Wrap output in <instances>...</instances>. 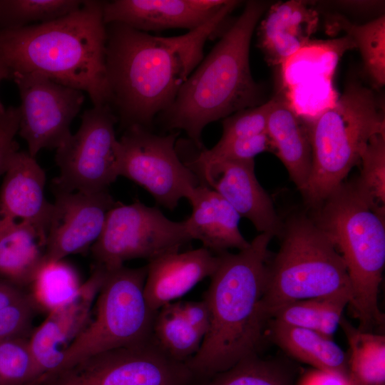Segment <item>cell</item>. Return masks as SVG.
Returning <instances> with one entry per match:
<instances>
[{"instance_id":"1","label":"cell","mask_w":385,"mask_h":385,"mask_svg":"<svg viewBox=\"0 0 385 385\" xmlns=\"http://www.w3.org/2000/svg\"><path fill=\"white\" fill-rule=\"evenodd\" d=\"M240 2L227 0L205 24L175 36H153L118 23L106 24L108 105L123 126L149 129L204 58L206 41Z\"/></svg>"},{"instance_id":"2","label":"cell","mask_w":385,"mask_h":385,"mask_svg":"<svg viewBox=\"0 0 385 385\" xmlns=\"http://www.w3.org/2000/svg\"><path fill=\"white\" fill-rule=\"evenodd\" d=\"M105 1L42 24L0 30V63L12 76L36 73L87 93L93 106L109 104L106 78Z\"/></svg>"},{"instance_id":"3","label":"cell","mask_w":385,"mask_h":385,"mask_svg":"<svg viewBox=\"0 0 385 385\" xmlns=\"http://www.w3.org/2000/svg\"><path fill=\"white\" fill-rule=\"evenodd\" d=\"M273 237L260 233L239 252L219 254L204 299L210 326L199 350L185 362L195 376H217L257 354L265 328L259 307Z\"/></svg>"},{"instance_id":"4","label":"cell","mask_w":385,"mask_h":385,"mask_svg":"<svg viewBox=\"0 0 385 385\" xmlns=\"http://www.w3.org/2000/svg\"><path fill=\"white\" fill-rule=\"evenodd\" d=\"M268 8L248 1L236 21L188 78L171 106L159 114L164 127L180 129L202 148L203 129L244 109L262 104V91L250 66L254 30Z\"/></svg>"},{"instance_id":"5","label":"cell","mask_w":385,"mask_h":385,"mask_svg":"<svg viewBox=\"0 0 385 385\" xmlns=\"http://www.w3.org/2000/svg\"><path fill=\"white\" fill-rule=\"evenodd\" d=\"M314 222L334 244L346 266L351 307L359 329L384 324L379 292L385 264L384 212L356 186L342 183L317 208Z\"/></svg>"},{"instance_id":"6","label":"cell","mask_w":385,"mask_h":385,"mask_svg":"<svg viewBox=\"0 0 385 385\" xmlns=\"http://www.w3.org/2000/svg\"><path fill=\"white\" fill-rule=\"evenodd\" d=\"M309 130L312 168L302 195L309 205L317 209L360 163L369 139L385 132L384 102L372 88L353 79Z\"/></svg>"},{"instance_id":"7","label":"cell","mask_w":385,"mask_h":385,"mask_svg":"<svg viewBox=\"0 0 385 385\" xmlns=\"http://www.w3.org/2000/svg\"><path fill=\"white\" fill-rule=\"evenodd\" d=\"M280 236V248L268 262L259 307V317L265 327L287 304L342 292L351 294L342 255L314 221L294 216L283 225Z\"/></svg>"},{"instance_id":"8","label":"cell","mask_w":385,"mask_h":385,"mask_svg":"<svg viewBox=\"0 0 385 385\" xmlns=\"http://www.w3.org/2000/svg\"><path fill=\"white\" fill-rule=\"evenodd\" d=\"M146 275L147 265L108 270L96 299L94 319L64 349L54 375L96 354L152 338L156 312L145 297Z\"/></svg>"},{"instance_id":"9","label":"cell","mask_w":385,"mask_h":385,"mask_svg":"<svg viewBox=\"0 0 385 385\" xmlns=\"http://www.w3.org/2000/svg\"><path fill=\"white\" fill-rule=\"evenodd\" d=\"M117 116L108 104L93 106L81 116L78 131L56 149V192L107 190L120 176L122 150L116 138Z\"/></svg>"},{"instance_id":"10","label":"cell","mask_w":385,"mask_h":385,"mask_svg":"<svg viewBox=\"0 0 385 385\" xmlns=\"http://www.w3.org/2000/svg\"><path fill=\"white\" fill-rule=\"evenodd\" d=\"M185 221L175 222L155 207L118 202L108 213L102 232L91 247L96 265L107 270L126 261H149L180 251L190 241Z\"/></svg>"},{"instance_id":"11","label":"cell","mask_w":385,"mask_h":385,"mask_svg":"<svg viewBox=\"0 0 385 385\" xmlns=\"http://www.w3.org/2000/svg\"><path fill=\"white\" fill-rule=\"evenodd\" d=\"M194 376L185 362L169 356L152 337L84 359L41 385H190Z\"/></svg>"},{"instance_id":"12","label":"cell","mask_w":385,"mask_h":385,"mask_svg":"<svg viewBox=\"0 0 385 385\" xmlns=\"http://www.w3.org/2000/svg\"><path fill=\"white\" fill-rule=\"evenodd\" d=\"M176 138V133L159 135L144 127L132 125L119 139L120 176L143 187L157 203L171 210L180 199L188 200L199 185L193 170L177 154Z\"/></svg>"},{"instance_id":"13","label":"cell","mask_w":385,"mask_h":385,"mask_svg":"<svg viewBox=\"0 0 385 385\" xmlns=\"http://www.w3.org/2000/svg\"><path fill=\"white\" fill-rule=\"evenodd\" d=\"M12 79L21 98L19 134L36 157L43 148L57 149L71 135L70 125L80 111L82 91L36 73H16Z\"/></svg>"},{"instance_id":"14","label":"cell","mask_w":385,"mask_h":385,"mask_svg":"<svg viewBox=\"0 0 385 385\" xmlns=\"http://www.w3.org/2000/svg\"><path fill=\"white\" fill-rule=\"evenodd\" d=\"M47 226L46 261L82 253L100 237L116 202L108 190L86 193L56 192Z\"/></svg>"},{"instance_id":"15","label":"cell","mask_w":385,"mask_h":385,"mask_svg":"<svg viewBox=\"0 0 385 385\" xmlns=\"http://www.w3.org/2000/svg\"><path fill=\"white\" fill-rule=\"evenodd\" d=\"M227 0H115L105 1V24L118 23L144 31L194 30L213 18Z\"/></svg>"},{"instance_id":"16","label":"cell","mask_w":385,"mask_h":385,"mask_svg":"<svg viewBox=\"0 0 385 385\" xmlns=\"http://www.w3.org/2000/svg\"><path fill=\"white\" fill-rule=\"evenodd\" d=\"M207 186L218 192L242 217L261 233L281 235L283 225L270 195L259 183L254 159L227 161L200 172Z\"/></svg>"},{"instance_id":"17","label":"cell","mask_w":385,"mask_h":385,"mask_svg":"<svg viewBox=\"0 0 385 385\" xmlns=\"http://www.w3.org/2000/svg\"><path fill=\"white\" fill-rule=\"evenodd\" d=\"M219 262V255L203 247L168 253L149 261L144 285L148 306L157 312L183 297L202 279L210 277Z\"/></svg>"},{"instance_id":"18","label":"cell","mask_w":385,"mask_h":385,"mask_svg":"<svg viewBox=\"0 0 385 385\" xmlns=\"http://www.w3.org/2000/svg\"><path fill=\"white\" fill-rule=\"evenodd\" d=\"M46 175L29 152H16L0 190V218L28 222L47 230L52 203L45 194Z\"/></svg>"},{"instance_id":"19","label":"cell","mask_w":385,"mask_h":385,"mask_svg":"<svg viewBox=\"0 0 385 385\" xmlns=\"http://www.w3.org/2000/svg\"><path fill=\"white\" fill-rule=\"evenodd\" d=\"M318 14L304 1L271 5L257 28V46L270 66L284 63L307 46L318 25Z\"/></svg>"},{"instance_id":"20","label":"cell","mask_w":385,"mask_h":385,"mask_svg":"<svg viewBox=\"0 0 385 385\" xmlns=\"http://www.w3.org/2000/svg\"><path fill=\"white\" fill-rule=\"evenodd\" d=\"M188 201L192 213L184 221L191 240H200L203 247L215 255L230 248L240 251L249 246L250 242L239 229L241 217L215 190L207 185H198Z\"/></svg>"},{"instance_id":"21","label":"cell","mask_w":385,"mask_h":385,"mask_svg":"<svg viewBox=\"0 0 385 385\" xmlns=\"http://www.w3.org/2000/svg\"><path fill=\"white\" fill-rule=\"evenodd\" d=\"M266 133L272 152L284 164L292 180L303 193L312 168L309 126L282 93L273 97Z\"/></svg>"},{"instance_id":"22","label":"cell","mask_w":385,"mask_h":385,"mask_svg":"<svg viewBox=\"0 0 385 385\" xmlns=\"http://www.w3.org/2000/svg\"><path fill=\"white\" fill-rule=\"evenodd\" d=\"M47 230L0 218V279L29 287L46 262Z\"/></svg>"},{"instance_id":"23","label":"cell","mask_w":385,"mask_h":385,"mask_svg":"<svg viewBox=\"0 0 385 385\" xmlns=\"http://www.w3.org/2000/svg\"><path fill=\"white\" fill-rule=\"evenodd\" d=\"M268 324L272 341L289 356L314 369L348 376L347 354L332 339L314 329L287 326L273 320Z\"/></svg>"},{"instance_id":"24","label":"cell","mask_w":385,"mask_h":385,"mask_svg":"<svg viewBox=\"0 0 385 385\" xmlns=\"http://www.w3.org/2000/svg\"><path fill=\"white\" fill-rule=\"evenodd\" d=\"M327 31L343 32L358 48L365 72L375 88L385 84V16L381 15L366 24H358L339 14H329L325 21Z\"/></svg>"},{"instance_id":"25","label":"cell","mask_w":385,"mask_h":385,"mask_svg":"<svg viewBox=\"0 0 385 385\" xmlns=\"http://www.w3.org/2000/svg\"><path fill=\"white\" fill-rule=\"evenodd\" d=\"M349 351L348 378L351 385H385V337L362 331L342 318Z\"/></svg>"},{"instance_id":"26","label":"cell","mask_w":385,"mask_h":385,"mask_svg":"<svg viewBox=\"0 0 385 385\" xmlns=\"http://www.w3.org/2000/svg\"><path fill=\"white\" fill-rule=\"evenodd\" d=\"M152 337L165 354L185 363L197 352L203 339L188 323L175 302L166 304L156 312Z\"/></svg>"},{"instance_id":"27","label":"cell","mask_w":385,"mask_h":385,"mask_svg":"<svg viewBox=\"0 0 385 385\" xmlns=\"http://www.w3.org/2000/svg\"><path fill=\"white\" fill-rule=\"evenodd\" d=\"M81 284L75 268L63 260L46 261L28 292L37 309L49 313L68 301Z\"/></svg>"},{"instance_id":"28","label":"cell","mask_w":385,"mask_h":385,"mask_svg":"<svg viewBox=\"0 0 385 385\" xmlns=\"http://www.w3.org/2000/svg\"><path fill=\"white\" fill-rule=\"evenodd\" d=\"M107 272L104 267L96 265L90 277L76 292L62 305L48 313L57 323L66 347L86 326Z\"/></svg>"},{"instance_id":"29","label":"cell","mask_w":385,"mask_h":385,"mask_svg":"<svg viewBox=\"0 0 385 385\" xmlns=\"http://www.w3.org/2000/svg\"><path fill=\"white\" fill-rule=\"evenodd\" d=\"M84 0H0V30L49 22L78 10Z\"/></svg>"},{"instance_id":"30","label":"cell","mask_w":385,"mask_h":385,"mask_svg":"<svg viewBox=\"0 0 385 385\" xmlns=\"http://www.w3.org/2000/svg\"><path fill=\"white\" fill-rule=\"evenodd\" d=\"M296 373L286 364L248 356L217 375L210 385H297Z\"/></svg>"},{"instance_id":"31","label":"cell","mask_w":385,"mask_h":385,"mask_svg":"<svg viewBox=\"0 0 385 385\" xmlns=\"http://www.w3.org/2000/svg\"><path fill=\"white\" fill-rule=\"evenodd\" d=\"M28 344L36 369L37 385H41L58 371L66 348L61 330L50 314L31 332Z\"/></svg>"},{"instance_id":"32","label":"cell","mask_w":385,"mask_h":385,"mask_svg":"<svg viewBox=\"0 0 385 385\" xmlns=\"http://www.w3.org/2000/svg\"><path fill=\"white\" fill-rule=\"evenodd\" d=\"M361 174L354 183L376 207L385 211V132L374 134L361 157Z\"/></svg>"},{"instance_id":"33","label":"cell","mask_w":385,"mask_h":385,"mask_svg":"<svg viewBox=\"0 0 385 385\" xmlns=\"http://www.w3.org/2000/svg\"><path fill=\"white\" fill-rule=\"evenodd\" d=\"M29 338L0 343V385H37V376Z\"/></svg>"},{"instance_id":"34","label":"cell","mask_w":385,"mask_h":385,"mask_svg":"<svg viewBox=\"0 0 385 385\" xmlns=\"http://www.w3.org/2000/svg\"><path fill=\"white\" fill-rule=\"evenodd\" d=\"M272 152L270 138L266 133L236 139L231 142L216 143L212 148L203 150L196 157L190 168L202 171L212 165L235 160L254 159L263 152Z\"/></svg>"},{"instance_id":"35","label":"cell","mask_w":385,"mask_h":385,"mask_svg":"<svg viewBox=\"0 0 385 385\" xmlns=\"http://www.w3.org/2000/svg\"><path fill=\"white\" fill-rule=\"evenodd\" d=\"M273 98L262 104L237 111L222 120V134L217 142L224 144L236 139L266 133Z\"/></svg>"},{"instance_id":"36","label":"cell","mask_w":385,"mask_h":385,"mask_svg":"<svg viewBox=\"0 0 385 385\" xmlns=\"http://www.w3.org/2000/svg\"><path fill=\"white\" fill-rule=\"evenodd\" d=\"M29 292L23 299L0 309V343L16 338H29L36 312Z\"/></svg>"},{"instance_id":"37","label":"cell","mask_w":385,"mask_h":385,"mask_svg":"<svg viewBox=\"0 0 385 385\" xmlns=\"http://www.w3.org/2000/svg\"><path fill=\"white\" fill-rule=\"evenodd\" d=\"M319 307V297L295 301L282 307L271 320L287 326L317 331Z\"/></svg>"},{"instance_id":"38","label":"cell","mask_w":385,"mask_h":385,"mask_svg":"<svg viewBox=\"0 0 385 385\" xmlns=\"http://www.w3.org/2000/svg\"><path fill=\"white\" fill-rule=\"evenodd\" d=\"M351 299V294L347 292H337L319 297V320L317 332L332 339L340 321L342 312Z\"/></svg>"},{"instance_id":"39","label":"cell","mask_w":385,"mask_h":385,"mask_svg":"<svg viewBox=\"0 0 385 385\" xmlns=\"http://www.w3.org/2000/svg\"><path fill=\"white\" fill-rule=\"evenodd\" d=\"M19 126V107L10 106L0 120V176L4 175L13 155L19 150L15 140Z\"/></svg>"},{"instance_id":"40","label":"cell","mask_w":385,"mask_h":385,"mask_svg":"<svg viewBox=\"0 0 385 385\" xmlns=\"http://www.w3.org/2000/svg\"><path fill=\"white\" fill-rule=\"evenodd\" d=\"M175 304L188 323L204 337L210 326V312L205 301H184Z\"/></svg>"},{"instance_id":"41","label":"cell","mask_w":385,"mask_h":385,"mask_svg":"<svg viewBox=\"0 0 385 385\" xmlns=\"http://www.w3.org/2000/svg\"><path fill=\"white\" fill-rule=\"evenodd\" d=\"M297 385H351L347 376L313 369L304 374Z\"/></svg>"},{"instance_id":"42","label":"cell","mask_w":385,"mask_h":385,"mask_svg":"<svg viewBox=\"0 0 385 385\" xmlns=\"http://www.w3.org/2000/svg\"><path fill=\"white\" fill-rule=\"evenodd\" d=\"M28 292L8 281L0 279V309L21 299Z\"/></svg>"},{"instance_id":"43","label":"cell","mask_w":385,"mask_h":385,"mask_svg":"<svg viewBox=\"0 0 385 385\" xmlns=\"http://www.w3.org/2000/svg\"><path fill=\"white\" fill-rule=\"evenodd\" d=\"M11 78V75L8 69L0 63V83L4 79ZM6 109L0 102V120L5 113Z\"/></svg>"}]
</instances>
